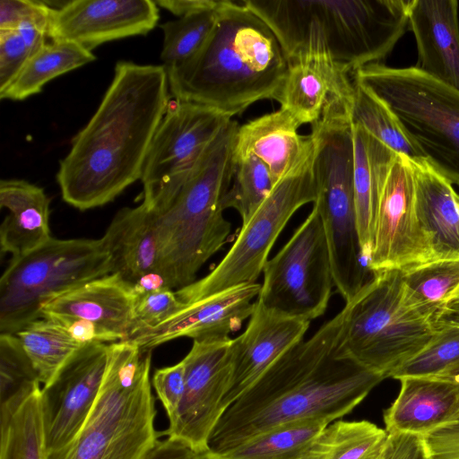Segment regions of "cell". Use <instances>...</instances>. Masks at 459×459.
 Returning <instances> with one entry per match:
<instances>
[{
  "label": "cell",
  "instance_id": "cell-1",
  "mask_svg": "<svg viewBox=\"0 0 459 459\" xmlns=\"http://www.w3.org/2000/svg\"><path fill=\"white\" fill-rule=\"evenodd\" d=\"M343 307L296 344L223 411L208 451L220 455L271 429L309 420L331 423L350 413L385 377L342 353Z\"/></svg>",
  "mask_w": 459,
  "mask_h": 459
},
{
  "label": "cell",
  "instance_id": "cell-2",
  "mask_svg": "<svg viewBox=\"0 0 459 459\" xmlns=\"http://www.w3.org/2000/svg\"><path fill=\"white\" fill-rule=\"evenodd\" d=\"M169 97L164 65L117 62L100 106L60 161L63 200L81 211L96 208L141 179Z\"/></svg>",
  "mask_w": 459,
  "mask_h": 459
},
{
  "label": "cell",
  "instance_id": "cell-3",
  "mask_svg": "<svg viewBox=\"0 0 459 459\" xmlns=\"http://www.w3.org/2000/svg\"><path fill=\"white\" fill-rule=\"evenodd\" d=\"M288 69L276 35L244 0L223 1L198 51L166 68L175 100L204 105L230 117L258 100H276Z\"/></svg>",
  "mask_w": 459,
  "mask_h": 459
},
{
  "label": "cell",
  "instance_id": "cell-4",
  "mask_svg": "<svg viewBox=\"0 0 459 459\" xmlns=\"http://www.w3.org/2000/svg\"><path fill=\"white\" fill-rule=\"evenodd\" d=\"M273 30L289 59L325 50L353 74L380 64L409 28L412 0H244Z\"/></svg>",
  "mask_w": 459,
  "mask_h": 459
},
{
  "label": "cell",
  "instance_id": "cell-5",
  "mask_svg": "<svg viewBox=\"0 0 459 459\" xmlns=\"http://www.w3.org/2000/svg\"><path fill=\"white\" fill-rule=\"evenodd\" d=\"M239 125L231 119L208 146L171 201L155 216L159 273L169 287L192 284L201 267L226 244L231 225L224 198L235 169Z\"/></svg>",
  "mask_w": 459,
  "mask_h": 459
},
{
  "label": "cell",
  "instance_id": "cell-6",
  "mask_svg": "<svg viewBox=\"0 0 459 459\" xmlns=\"http://www.w3.org/2000/svg\"><path fill=\"white\" fill-rule=\"evenodd\" d=\"M103 384L75 437L47 459H145L160 439L152 391V351L123 340L108 343Z\"/></svg>",
  "mask_w": 459,
  "mask_h": 459
},
{
  "label": "cell",
  "instance_id": "cell-7",
  "mask_svg": "<svg viewBox=\"0 0 459 459\" xmlns=\"http://www.w3.org/2000/svg\"><path fill=\"white\" fill-rule=\"evenodd\" d=\"M311 126L314 207L323 223L334 286L346 303L372 273L362 255L357 228L351 109L343 104L333 105Z\"/></svg>",
  "mask_w": 459,
  "mask_h": 459
},
{
  "label": "cell",
  "instance_id": "cell-8",
  "mask_svg": "<svg viewBox=\"0 0 459 459\" xmlns=\"http://www.w3.org/2000/svg\"><path fill=\"white\" fill-rule=\"evenodd\" d=\"M352 77L391 109L422 158L459 186V90L416 66L371 64Z\"/></svg>",
  "mask_w": 459,
  "mask_h": 459
},
{
  "label": "cell",
  "instance_id": "cell-9",
  "mask_svg": "<svg viewBox=\"0 0 459 459\" xmlns=\"http://www.w3.org/2000/svg\"><path fill=\"white\" fill-rule=\"evenodd\" d=\"M343 307L341 351L385 378L438 331L435 319L404 305L401 270L373 273Z\"/></svg>",
  "mask_w": 459,
  "mask_h": 459
},
{
  "label": "cell",
  "instance_id": "cell-10",
  "mask_svg": "<svg viewBox=\"0 0 459 459\" xmlns=\"http://www.w3.org/2000/svg\"><path fill=\"white\" fill-rule=\"evenodd\" d=\"M110 273L111 259L101 238H51L12 258L0 279V333L15 334L39 318L53 298Z\"/></svg>",
  "mask_w": 459,
  "mask_h": 459
},
{
  "label": "cell",
  "instance_id": "cell-11",
  "mask_svg": "<svg viewBox=\"0 0 459 459\" xmlns=\"http://www.w3.org/2000/svg\"><path fill=\"white\" fill-rule=\"evenodd\" d=\"M311 160L281 178L257 211L242 225L231 247L204 277L176 290L187 305L231 287L254 283L268 261L270 251L292 215L315 203L316 187Z\"/></svg>",
  "mask_w": 459,
  "mask_h": 459
},
{
  "label": "cell",
  "instance_id": "cell-12",
  "mask_svg": "<svg viewBox=\"0 0 459 459\" xmlns=\"http://www.w3.org/2000/svg\"><path fill=\"white\" fill-rule=\"evenodd\" d=\"M263 273L256 301L265 308L309 322L325 314L334 282L323 223L314 206L268 259Z\"/></svg>",
  "mask_w": 459,
  "mask_h": 459
},
{
  "label": "cell",
  "instance_id": "cell-13",
  "mask_svg": "<svg viewBox=\"0 0 459 459\" xmlns=\"http://www.w3.org/2000/svg\"><path fill=\"white\" fill-rule=\"evenodd\" d=\"M232 119L197 103L175 100L160 123L141 177L143 204L162 210L221 129Z\"/></svg>",
  "mask_w": 459,
  "mask_h": 459
},
{
  "label": "cell",
  "instance_id": "cell-14",
  "mask_svg": "<svg viewBox=\"0 0 459 459\" xmlns=\"http://www.w3.org/2000/svg\"><path fill=\"white\" fill-rule=\"evenodd\" d=\"M232 340L194 341L182 359L184 395L162 435L196 453L208 451L210 436L224 411L222 400L231 376Z\"/></svg>",
  "mask_w": 459,
  "mask_h": 459
},
{
  "label": "cell",
  "instance_id": "cell-15",
  "mask_svg": "<svg viewBox=\"0 0 459 459\" xmlns=\"http://www.w3.org/2000/svg\"><path fill=\"white\" fill-rule=\"evenodd\" d=\"M431 261L429 244L416 211L412 163L396 153L379 197L368 267L373 273Z\"/></svg>",
  "mask_w": 459,
  "mask_h": 459
},
{
  "label": "cell",
  "instance_id": "cell-16",
  "mask_svg": "<svg viewBox=\"0 0 459 459\" xmlns=\"http://www.w3.org/2000/svg\"><path fill=\"white\" fill-rule=\"evenodd\" d=\"M107 347V343L84 344L41 387L48 454L66 446L91 413L103 384Z\"/></svg>",
  "mask_w": 459,
  "mask_h": 459
},
{
  "label": "cell",
  "instance_id": "cell-17",
  "mask_svg": "<svg viewBox=\"0 0 459 459\" xmlns=\"http://www.w3.org/2000/svg\"><path fill=\"white\" fill-rule=\"evenodd\" d=\"M160 19L152 0H74L54 9L51 40L75 42L90 51L115 39L145 35Z\"/></svg>",
  "mask_w": 459,
  "mask_h": 459
},
{
  "label": "cell",
  "instance_id": "cell-18",
  "mask_svg": "<svg viewBox=\"0 0 459 459\" xmlns=\"http://www.w3.org/2000/svg\"><path fill=\"white\" fill-rule=\"evenodd\" d=\"M261 284L245 283L186 305L163 324L132 336L143 351L181 337L194 341L230 338L254 312Z\"/></svg>",
  "mask_w": 459,
  "mask_h": 459
},
{
  "label": "cell",
  "instance_id": "cell-19",
  "mask_svg": "<svg viewBox=\"0 0 459 459\" xmlns=\"http://www.w3.org/2000/svg\"><path fill=\"white\" fill-rule=\"evenodd\" d=\"M309 325V321L281 315L256 301L246 330L232 340L231 376L223 410L283 353L302 342Z\"/></svg>",
  "mask_w": 459,
  "mask_h": 459
},
{
  "label": "cell",
  "instance_id": "cell-20",
  "mask_svg": "<svg viewBox=\"0 0 459 459\" xmlns=\"http://www.w3.org/2000/svg\"><path fill=\"white\" fill-rule=\"evenodd\" d=\"M352 74L325 50L308 48L289 59V69L277 98L301 125L313 124L338 99L352 100Z\"/></svg>",
  "mask_w": 459,
  "mask_h": 459
},
{
  "label": "cell",
  "instance_id": "cell-21",
  "mask_svg": "<svg viewBox=\"0 0 459 459\" xmlns=\"http://www.w3.org/2000/svg\"><path fill=\"white\" fill-rule=\"evenodd\" d=\"M409 29L417 45L415 66L459 90L458 1L412 0Z\"/></svg>",
  "mask_w": 459,
  "mask_h": 459
},
{
  "label": "cell",
  "instance_id": "cell-22",
  "mask_svg": "<svg viewBox=\"0 0 459 459\" xmlns=\"http://www.w3.org/2000/svg\"><path fill=\"white\" fill-rule=\"evenodd\" d=\"M302 126L288 110L280 108L239 126L234 155L254 154L269 169L276 185L308 162L314 140L299 134Z\"/></svg>",
  "mask_w": 459,
  "mask_h": 459
},
{
  "label": "cell",
  "instance_id": "cell-23",
  "mask_svg": "<svg viewBox=\"0 0 459 459\" xmlns=\"http://www.w3.org/2000/svg\"><path fill=\"white\" fill-rule=\"evenodd\" d=\"M400 391L384 411L387 433L425 436L459 415V380L444 377L399 379Z\"/></svg>",
  "mask_w": 459,
  "mask_h": 459
},
{
  "label": "cell",
  "instance_id": "cell-24",
  "mask_svg": "<svg viewBox=\"0 0 459 459\" xmlns=\"http://www.w3.org/2000/svg\"><path fill=\"white\" fill-rule=\"evenodd\" d=\"M134 295L132 287L117 273H110L64 292L41 309L45 315H67L91 321L117 335H130Z\"/></svg>",
  "mask_w": 459,
  "mask_h": 459
},
{
  "label": "cell",
  "instance_id": "cell-25",
  "mask_svg": "<svg viewBox=\"0 0 459 459\" xmlns=\"http://www.w3.org/2000/svg\"><path fill=\"white\" fill-rule=\"evenodd\" d=\"M411 163L417 215L432 261L459 260V194L426 160Z\"/></svg>",
  "mask_w": 459,
  "mask_h": 459
},
{
  "label": "cell",
  "instance_id": "cell-26",
  "mask_svg": "<svg viewBox=\"0 0 459 459\" xmlns=\"http://www.w3.org/2000/svg\"><path fill=\"white\" fill-rule=\"evenodd\" d=\"M112 273L130 286L159 272L160 247L154 213L144 204L119 210L101 238Z\"/></svg>",
  "mask_w": 459,
  "mask_h": 459
},
{
  "label": "cell",
  "instance_id": "cell-27",
  "mask_svg": "<svg viewBox=\"0 0 459 459\" xmlns=\"http://www.w3.org/2000/svg\"><path fill=\"white\" fill-rule=\"evenodd\" d=\"M50 200L43 188L22 179L0 182V206L8 211L0 227L2 253L13 257L28 254L52 237Z\"/></svg>",
  "mask_w": 459,
  "mask_h": 459
},
{
  "label": "cell",
  "instance_id": "cell-28",
  "mask_svg": "<svg viewBox=\"0 0 459 459\" xmlns=\"http://www.w3.org/2000/svg\"><path fill=\"white\" fill-rule=\"evenodd\" d=\"M352 135L357 228L362 255L368 264L379 197L396 153L353 122Z\"/></svg>",
  "mask_w": 459,
  "mask_h": 459
},
{
  "label": "cell",
  "instance_id": "cell-29",
  "mask_svg": "<svg viewBox=\"0 0 459 459\" xmlns=\"http://www.w3.org/2000/svg\"><path fill=\"white\" fill-rule=\"evenodd\" d=\"M96 59L92 51L68 40L46 43L25 64L3 92L2 100H23L42 91L54 78L87 65Z\"/></svg>",
  "mask_w": 459,
  "mask_h": 459
},
{
  "label": "cell",
  "instance_id": "cell-30",
  "mask_svg": "<svg viewBox=\"0 0 459 459\" xmlns=\"http://www.w3.org/2000/svg\"><path fill=\"white\" fill-rule=\"evenodd\" d=\"M387 432L368 420H336L313 440L302 459H383Z\"/></svg>",
  "mask_w": 459,
  "mask_h": 459
},
{
  "label": "cell",
  "instance_id": "cell-31",
  "mask_svg": "<svg viewBox=\"0 0 459 459\" xmlns=\"http://www.w3.org/2000/svg\"><path fill=\"white\" fill-rule=\"evenodd\" d=\"M401 271L404 305L437 321L459 290V260L431 261Z\"/></svg>",
  "mask_w": 459,
  "mask_h": 459
},
{
  "label": "cell",
  "instance_id": "cell-32",
  "mask_svg": "<svg viewBox=\"0 0 459 459\" xmlns=\"http://www.w3.org/2000/svg\"><path fill=\"white\" fill-rule=\"evenodd\" d=\"M329 423L309 420L278 426L218 455L221 459H302Z\"/></svg>",
  "mask_w": 459,
  "mask_h": 459
},
{
  "label": "cell",
  "instance_id": "cell-33",
  "mask_svg": "<svg viewBox=\"0 0 459 459\" xmlns=\"http://www.w3.org/2000/svg\"><path fill=\"white\" fill-rule=\"evenodd\" d=\"M0 459H47L41 388L0 418Z\"/></svg>",
  "mask_w": 459,
  "mask_h": 459
},
{
  "label": "cell",
  "instance_id": "cell-34",
  "mask_svg": "<svg viewBox=\"0 0 459 459\" xmlns=\"http://www.w3.org/2000/svg\"><path fill=\"white\" fill-rule=\"evenodd\" d=\"M15 335L43 385L48 384L66 361L83 346L60 326L45 317L31 321Z\"/></svg>",
  "mask_w": 459,
  "mask_h": 459
},
{
  "label": "cell",
  "instance_id": "cell-35",
  "mask_svg": "<svg viewBox=\"0 0 459 459\" xmlns=\"http://www.w3.org/2000/svg\"><path fill=\"white\" fill-rule=\"evenodd\" d=\"M353 83L351 121L362 126L395 153L414 162L425 160L407 138L391 109L364 85L354 79Z\"/></svg>",
  "mask_w": 459,
  "mask_h": 459
},
{
  "label": "cell",
  "instance_id": "cell-36",
  "mask_svg": "<svg viewBox=\"0 0 459 459\" xmlns=\"http://www.w3.org/2000/svg\"><path fill=\"white\" fill-rule=\"evenodd\" d=\"M40 385L19 338L0 333V418L12 414Z\"/></svg>",
  "mask_w": 459,
  "mask_h": 459
},
{
  "label": "cell",
  "instance_id": "cell-37",
  "mask_svg": "<svg viewBox=\"0 0 459 459\" xmlns=\"http://www.w3.org/2000/svg\"><path fill=\"white\" fill-rule=\"evenodd\" d=\"M223 1L216 6L186 14L160 25L163 46L160 58L166 68L179 65L194 56L211 33Z\"/></svg>",
  "mask_w": 459,
  "mask_h": 459
},
{
  "label": "cell",
  "instance_id": "cell-38",
  "mask_svg": "<svg viewBox=\"0 0 459 459\" xmlns=\"http://www.w3.org/2000/svg\"><path fill=\"white\" fill-rule=\"evenodd\" d=\"M275 184L267 166L254 154L235 157L231 186L224 198V206L234 208L247 223L269 196Z\"/></svg>",
  "mask_w": 459,
  "mask_h": 459
},
{
  "label": "cell",
  "instance_id": "cell-39",
  "mask_svg": "<svg viewBox=\"0 0 459 459\" xmlns=\"http://www.w3.org/2000/svg\"><path fill=\"white\" fill-rule=\"evenodd\" d=\"M49 38V26L27 20L13 29L0 30V92L13 82L28 60Z\"/></svg>",
  "mask_w": 459,
  "mask_h": 459
},
{
  "label": "cell",
  "instance_id": "cell-40",
  "mask_svg": "<svg viewBox=\"0 0 459 459\" xmlns=\"http://www.w3.org/2000/svg\"><path fill=\"white\" fill-rule=\"evenodd\" d=\"M432 340L402 364L390 377H439L459 366V327L438 325Z\"/></svg>",
  "mask_w": 459,
  "mask_h": 459
},
{
  "label": "cell",
  "instance_id": "cell-41",
  "mask_svg": "<svg viewBox=\"0 0 459 459\" xmlns=\"http://www.w3.org/2000/svg\"><path fill=\"white\" fill-rule=\"evenodd\" d=\"M185 307L186 304L179 300L176 290L169 288L134 296L133 323L128 339L163 324Z\"/></svg>",
  "mask_w": 459,
  "mask_h": 459
},
{
  "label": "cell",
  "instance_id": "cell-42",
  "mask_svg": "<svg viewBox=\"0 0 459 459\" xmlns=\"http://www.w3.org/2000/svg\"><path fill=\"white\" fill-rule=\"evenodd\" d=\"M152 385L164 407L168 419L176 413L184 395L186 377L183 360L157 369L152 378Z\"/></svg>",
  "mask_w": 459,
  "mask_h": 459
},
{
  "label": "cell",
  "instance_id": "cell-43",
  "mask_svg": "<svg viewBox=\"0 0 459 459\" xmlns=\"http://www.w3.org/2000/svg\"><path fill=\"white\" fill-rule=\"evenodd\" d=\"M54 9L43 1L1 0L0 30L13 29L27 20L48 24L50 28Z\"/></svg>",
  "mask_w": 459,
  "mask_h": 459
},
{
  "label": "cell",
  "instance_id": "cell-44",
  "mask_svg": "<svg viewBox=\"0 0 459 459\" xmlns=\"http://www.w3.org/2000/svg\"><path fill=\"white\" fill-rule=\"evenodd\" d=\"M64 329L74 341L84 345L88 343H112L121 341L117 335L98 325L76 316L67 315H45Z\"/></svg>",
  "mask_w": 459,
  "mask_h": 459
},
{
  "label": "cell",
  "instance_id": "cell-45",
  "mask_svg": "<svg viewBox=\"0 0 459 459\" xmlns=\"http://www.w3.org/2000/svg\"><path fill=\"white\" fill-rule=\"evenodd\" d=\"M423 438L432 459H459V415Z\"/></svg>",
  "mask_w": 459,
  "mask_h": 459
},
{
  "label": "cell",
  "instance_id": "cell-46",
  "mask_svg": "<svg viewBox=\"0 0 459 459\" xmlns=\"http://www.w3.org/2000/svg\"><path fill=\"white\" fill-rule=\"evenodd\" d=\"M383 459H432L422 436L405 432L387 433Z\"/></svg>",
  "mask_w": 459,
  "mask_h": 459
},
{
  "label": "cell",
  "instance_id": "cell-47",
  "mask_svg": "<svg viewBox=\"0 0 459 459\" xmlns=\"http://www.w3.org/2000/svg\"><path fill=\"white\" fill-rule=\"evenodd\" d=\"M155 2L159 7L164 8L178 17L212 8L218 4V1L213 0H158Z\"/></svg>",
  "mask_w": 459,
  "mask_h": 459
},
{
  "label": "cell",
  "instance_id": "cell-48",
  "mask_svg": "<svg viewBox=\"0 0 459 459\" xmlns=\"http://www.w3.org/2000/svg\"><path fill=\"white\" fill-rule=\"evenodd\" d=\"M438 325H453L459 327V312L443 310L437 320Z\"/></svg>",
  "mask_w": 459,
  "mask_h": 459
},
{
  "label": "cell",
  "instance_id": "cell-49",
  "mask_svg": "<svg viewBox=\"0 0 459 459\" xmlns=\"http://www.w3.org/2000/svg\"><path fill=\"white\" fill-rule=\"evenodd\" d=\"M439 377H449V378H453L455 380H459V366L456 367L455 368L450 370L449 372L446 373L445 375L439 376Z\"/></svg>",
  "mask_w": 459,
  "mask_h": 459
},
{
  "label": "cell",
  "instance_id": "cell-50",
  "mask_svg": "<svg viewBox=\"0 0 459 459\" xmlns=\"http://www.w3.org/2000/svg\"><path fill=\"white\" fill-rule=\"evenodd\" d=\"M195 459H221V458L220 456L207 451V452L200 453Z\"/></svg>",
  "mask_w": 459,
  "mask_h": 459
},
{
  "label": "cell",
  "instance_id": "cell-51",
  "mask_svg": "<svg viewBox=\"0 0 459 459\" xmlns=\"http://www.w3.org/2000/svg\"><path fill=\"white\" fill-rule=\"evenodd\" d=\"M443 310H451V311H458L459 312V301L450 302L446 305ZM442 310V311H443Z\"/></svg>",
  "mask_w": 459,
  "mask_h": 459
},
{
  "label": "cell",
  "instance_id": "cell-52",
  "mask_svg": "<svg viewBox=\"0 0 459 459\" xmlns=\"http://www.w3.org/2000/svg\"><path fill=\"white\" fill-rule=\"evenodd\" d=\"M454 301H459V290L455 293L454 299H453Z\"/></svg>",
  "mask_w": 459,
  "mask_h": 459
}]
</instances>
